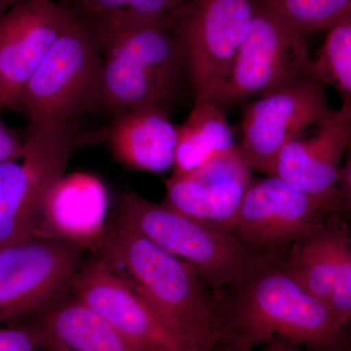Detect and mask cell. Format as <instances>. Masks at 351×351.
I'll use <instances>...</instances> for the list:
<instances>
[{
  "label": "cell",
  "mask_w": 351,
  "mask_h": 351,
  "mask_svg": "<svg viewBox=\"0 0 351 351\" xmlns=\"http://www.w3.org/2000/svg\"><path fill=\"white\" fill-rule=\"evenodd\" d=\"M213 295L217 338L253 348L281 341L314 350L338 341L343 330L331 311L291 274L286 252L258 256L237 283Z\"/></svg>",
  "instance_id": "cell-1"
},
{
  "label": "cell",
  "mask_w": 351,
  "mask_h": 351,
  "mask_svg": "<svg viewBox=\"0 0 351 351\" xmlns=\"http://www.w3.org/2000/svg\"><path fill=\"white\" fill-rule=\"evenodd\" d=\"M92 18L103 43L99 108L113 115L151 105L169 112L186 89L191 93L181 50L166 17Z\"/></svg>",
  "instance_id": "cell-2"
},
{
  "label": "cell",
  "mask_w": 351,
  "mask_h": 351,
  "mask_svg": "<svg viewBox=\"0 0 351 351\" xmlns=\"http://www.w3.org/2000/svg\"><path fill=\"white\" fill-rule=\"evenodd\" d=\"M96 250L181 343L211 348L217 339L214 295L191 263L163 250L121 218L107 228Z\"/></svg>",
  "instance_id": "cell-3"
},
{
  "label": "cell",
  "mask_w": 351,
  "mask_h": 351,
  "mask_svg": "<svg viewBox=\"0 0 351 351\" xmlns=\"http://www.w3.org/2000/svg\"><path fill=\"white\" fill-rule=\"evenodd\" d=\"M101 58L98 25L93 18L75 10L21 91L15 110L29 120L27 129L75 127L82 113L98 108Z\"/></svg>",
  "instance_id": "cell-4"
},
{
  "label": "cell",
  "mask_w": 351,
  "mask_h": 351,
  "mask_svg": "<svg viewBox=\"0 0 351 351\" xmlns=\"http://www.w3.org/2000/svg\"><path fill=\"white\" fill-rule=\"evenodd\" d=\"M119 218L163 250L191 263L212 292L237 283L260 256L226 228L191 218L135 191L122 195Z\"/></svg>",
  "instance_id": "cell-5"
},
{
  "label": "cell",
  "mask_w": 351,
  "mask_h": 351,
  "mask_svg": "<svg viewBox=\"0 0 351 351\" xmlns=\"http://www.w3.org/2000/svg\"><path fill=\"white\" fill-rule=\"evenodd\" d=\"M22 151L0 164V249L34 237L43 202L73 154L98 137L76 127L27 129Z\"/></svg>",
  "instance_id": "cell-6"
},
{
  "label": "cell",
  "mask_w": 351,
  "mask_h": 351,
  "mask_svg": "<svg viewBox=\"0 0 351 351\" xmlns=\"http://www.w3.org/2000/svg\"><path fill=\"white\" fill-rule=\"evenodd\" d=\"M252 19V0H182L166 16L195 103L211 101L223 86Z\"/></svg>",
  "instance_id": "cell-7"
},
{
  "label": "cell",
  "mask_w": 351,
  "mask_h": 351,
  "mask_svg": "<svg viewBox=\"0 0 351 351\" xmlns=\"http://www.w3.org/2000/svg\"><path fill=\"white\" fill-rule=\"evenodd\" d=\"M252 3L250 29L230 75L211 101L221 110L313 77L306 34L261 0H252Z\"/></svg>",
  "instance_id": "cell-8"
},
{
  "label": "cell",
  "mask_w": 351,
  "mask_h": 351,
  "mask_svg": "<svg viewBox=\"0 0 351 351\" xmlns=\"http://www.w3.org/2000/svg\"><path fill=\"white\" fill-rule=\"evenodd\" d=\"M85 250L45 235L0 249V325L32 317L68 292Z\"/></svg>",
  "instance_id": "cell-9"
},
{
  "label": "cell",
  "mask_w": 351,
  "mask_h": 351,
  "mask_svg": "<svg viewBox=\"0 0 351 351\" xmlns=\"http://www.w3.org/2000/svg\"><path fill=\"white\" fill-rule=\"evenodd\" d=\"M334 203L269 176L252 181L226 230L258 255L286 252L317 225Z\"/></svg>",
  "instance_id": "cell-10"
},
{
  "label": "cell",
  "mask_w": 351,
  "mask_h": 351,
  "mask_svg": "<svg viewBox=\"0 0 351 351\" xmlns=\"http://www.w3.org/2000/svg\"><path fill=\"white\" fill-rule=\"evenodd\" d=\"M326 84L306 77L257 98L246 108L239 154L251 169L269 175L281 149L331 112Z\"/></svg>",
  "instance_id": "cell-11"
},
{
  "label": "cell",
  "mask_w": 351,
  "mask_h": 351,
  "mask_svg": "<svg viewBox=\"0 0 351 351\" xmlns=\"http://www.w3.org/2000/svg\"><path fill=\"white\" fill-rule=\"evenodd\" d=\"M75 14L62 0H31L0 14V110H16L25 83Z\"/></svg>",
  "instance_id": "cell-12"
},
{
  "label": "cell",
  "mask_w": 351,
  "mask_h": 351,
  "mask_svg": "<svg viewBox=\"0 0 351 351\" xmlns=\"http://www.w3.org/2000/svg\"><path fill=\"white\" fill-rule=\"evenodd\" d=\"M293 276L346 325L351 320V230L328 213L286 251Z\"/></svg>",
  "instance_id": "cell-13"
},
{
  "label": "cell",
  "mask_w": 351,
  "mask_h": 351,
  "mask_svg": "<svg viewBox=\"0 0 351 351\" xmlns=\"http://www.w3.org/2000/svg\"><path fill=\"white\" fill-rule=\"evenodd\" d=\"M69 292L140 345L156 351H181V343L154 309L101 258L82 260Z\"/></svg>",
  "instance_id": "cell-14"
},
{
  "label": "cell",
  "mask_w": 351,
  "mask_h": 351,
  "mask_svg": "<svg viewBox=\"0 0 351 351\" xmlns=\"http://www.w3.org/2000/svg\"><path fill=\"white\" fill-rule=\"evenodd\" d=\"M350 136L351 108L343 103L315 125L313 135L304 133L284 145L269 176L307 195L331 201L335 208L341 156Z\"/></svg>",
  "instance_id": "cell-15"
},
{
  "label": "cell",
  "mask_w": 351,
  "mask_h": 351,
  "mask_svg": "<svg viewBox=\"0 0 351 351\" xmlns=\"http://www.w3.org/2000/svg\"><path fill=\"white\" fill-rule=\"evenodd\" d=\"M253 181L239 149L209 159L186 174L165 181V204L198 221L226 228Z\"/></svg>",
  "instance_id": "cell-16"
},
{
  "label": "cell",
  "mask_w": 351,
  "mask_h": 351,
  "mask_svg": "<svg viewBox=\"0 0 351 351\" xmlns=\"http://www.w3.org/2000/svg\"><path fill=\"white\" fill-rule=\"evenodd\" d=\"M107 191L97 178L82 173L64 176L46 195L34 235L59 237L96 249L107 230Z\"/></svg>",
  "instance_id": "cell-17"
},
{
  "label": "cell",
  "mask_w": 351,
  "mask_h": 351,
  "mask_svg": "<svg viewBox=\"0 0 351 351\" xmlns=\"http://www.w3.org/2000/svg\"><path fill=\"white\" fill-rule=\"evenodd\" d=\"M105 140L115 160L130 169L166 172L174 167L178 126L156 106H138L112 115Z\"/></svg>",
  "instance_id": "cell-18"
},
{
  "label": "cell",
  "mask_w": 351,
  "mask_h": 351,
  "mask_svg": "<svg viewBox=\"0 0 351 351\" xmlns=\"http://www.w3.org/2000/svg\"><path fill=\"white\" fill-rule=\"evenodd\" d=\"M43 348L59 346L73 351H156L122 334L69 292L32 316Z\"/></svg>",
  "instance_id": "cell-19"
},
{
  "label": "cell",
  "mask_w": 351,
  "mask_h": 351,
  "mask_svg": "<svg viewBox=\"0 0 351 351\" xmlns=\"http://www.w3.org/2000/svg\"><path fill=\"white\" fill-rule=\"evenodd\" d=\"M235 149L234 135L223 110L211 101H198L178 126L174 172H193L209 159Z\"/></svg>",
  "instance_id": "cell-20"
},
{
  "label": "cell",
  "mask_w": 351,
  "mask_h": 351,
  "mask_svg": "<svg viewBox=\"0 0 351 351\" xmlns=\"http://www.w3.org/2000/svg\"><path fill=\"white\" fill-rule=\"evenodd\" d=\"M311 76L336 87L351 108V15L329 29Z\"/></svg>",
  "instance_id": "cell-21"
},
{
  "label": "cell",
  "mask_w": 351,
  "mask_h": 351,
  "mask_svg": "<svg viewBox=\"0 0 351 351\" xmlns=\"http://www.w3.org/2000/svg\"><path fill=\"white\" fill-rule=\"evenodd\" d=\"M304 34L331 29L351 15V0H261Z\"/></svg>",
  "instance_id": "cell-22"
},
{
  "label": "cell",
  "mask_w": 351,
  "mask_h": 351,
  "mask_svg": "<svg viewBox=\"0 0 351 351\" xmlns=\"http://www.w3.org/2000/svg\"><path fill=\"white\" fill-rule=\"evenodd\" d=\"M91 17L126 15L158 19L168 15L182 0H62Z\"/></svg>",
  "instance_id": "cell-23"
},
{
  "label": "cell",
  "mask_w": 351,
  "mask_h": 351,
  "mask_svg": "<svg viewBox=\"0 0 351 351\" xmlns=\"http://www.w3.org/2000/svg\"><path fill=\"white\" fill-rule=\"evenodd\" d=\"M0 351H44L36 330L29 323L0 325Z\"/></svg>",
  "instance_id": "cell-24"
},
{
  "label": "cell",
  "mask_w": 351,
  "mask_h": 351,
  "mask_svg": "<svg viewBox=\"0 0 351 351\" xmlns=\"http://www.w3.org/2000/svg\"><path fill=\"white\" fill-rule=\"evenodd\" d=\"M346 154L345 163L339 170L334 213L338 214L351 230V136Z\"/></svg>",
  "instance_id": "cell-25"
},
{
  "label": "cell",
  "mask_w": 351,
  "mask_h": 351,
  "mask_svg": "<svg viewBox=\"0 0 351 351\" xmlns=\"http://www.w3.org/2000/svg\"><path fill=\"white\" fill-rule=\"evenodd\" d=\"M24 141L21 138L19 132L0 119V164L17 156L22 151Z\"/></svg>",
  "instance_id": "cell-26"
},
{
  "label": "cell",
  "mask_w": 351,
  "mask_h": 351,
  "mask_svg": "<svg viewBox=\"0 0 351 351\" xmlns=\"http://www.w3.org/2000/svg\"><path fill=\"white\" fill-rule=\"evenodd\" d=\"M292 345L281 341H274L267 343L265 351H290ZM208 351H253V346L246 345L237 339L230 338H217Z\"/></svg>",
  "instance_id": "cell-27"
},
{
  "label": "cell",
  "mask_w": 351,
  "mask_h": 351,
  "mask_svg": "<svg viewBox=\"0 0 351 351\" xmlns=\"http://www.w3.org/2000/svg\"><path fill=\"white\" fill-rule=\"evenodd\" d=\"M339 341H341L348 350L351 351V320L346 325L345 328H343L341 337H339Z\"/></svg>",
  "instance_id": "cell-28"
},
{
  "label": "cell",
  "mask_w": 351,
  "mask_h": 351,
  "mask_svg": "<svg viewBox=\"0 0 351 351\" xmlns=\"http://www.w3.org/2000/svg\"><path fill=\"white\" fill-rule=\"evenodd\" d=\"M31 1V0H0V14L6 12L14 6L19 5L21 3Z\"/></svg>",
  "instance_id": "cell-29"
},
{
  "label": "cell",
  "mask_w": 351,
  "mask_h": 351,
  "mask_svg": "<svg viewBox=\"0 0 351 351\" xmlns=\"http://www.w3.org/2000/svg\"><path fill=\"white\" fill-rule=\"evenodd\" d=\"M309 351H350L346 348L343 343L338 341H335L332 345L324 346V348H318V350H309Z\"/></svg>",
  "instance_id": "cell-30"
},
{
  "label": "cell",
  "mask_w": 351,
  "mask_h": 351,
  "mask_svg": "<svg viewBox=\"0 0 351 351\" xmlns=\"http://www.w3.org/2000/svg\"><path fill=\"white\" fill-rule=\"evenodd\" d=\"M210 348L197 343H184L181 351H208Z\"/></svg>",
  "instance_id": "cell-31"
},
{
  "label": "cell",
  "mask_w": 351,
  "mask_h": 351,
  "mask_svg": "<svg viewBox=\"0 0 351 351\" xmlns=\"http://www.w3.org/2000/svg\"><path fill=\"white\" fill-rule=\"evenodd\" d=\"M44 351H73L71 350H68V348H63V346H46L43 348Z\"/></svg>",
  "instance_id": "cell-32"
},
{
  "label": "cell",
  "mask_w": 351,
  "mask_h": 351,
  "mask_svg": "<svg viewBox=\"0 0 351 351\" xmlns=\"http://www.w3.org/2000/svg\"><path fill=\"white\" fill-rule=\"evenodd\" d=\"M290 351H301V350H300V348H298V346H291Z\"/></svg>",
  "instance_id": "cell-33"
}]
</instances>
